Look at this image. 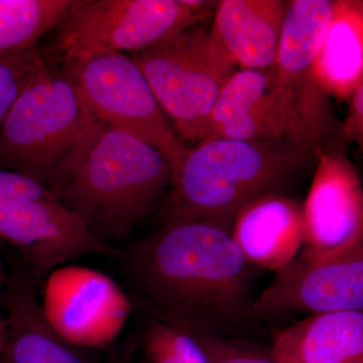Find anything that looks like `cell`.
I'll return each mask as SVG.
<instances>
[{"label":"cell","mask_w":363,"mask_h":363,"mask_svg":"<svg viewBox=\"0 0 363 363\" xmlns=\"http://www.w3.org/2000/svg\"><path fill=\"white\" fill-rule=\"evenodd\" d=\"M233 222H166L121 252L128 283L150 318L193 336H266L269 327L255 309L262 271L240 252Z\"/></svg>","instance_id":"cell-1"},{"label":"cell","mask_w":363,"mask_h":363,"mask_svg":"<svg viewBox=\"0 0 363 363\" xmlns=\"http://www.w3.org/2000/svg\"><path fill=\"white\" fill-rule=\"evenodd\" d=\"M319 145L290 138L201 140L173 167L162 205L164 222L233 220L248 203L267 195H285L286 188L316 162Z\"/></svg>","instance_id":"cell-2"},{"label":"cell","mask_w":363,"mask_h":363,"mask_svg":"<svg viewBox=\"0 0 363 363\" xmlns=\"http://www.w3.org/2000/svg\"><path fill=\"white\" fill-rule=\"evenodd\" d=\"M172 176L171 160L161 150L104 125L84 159L54 192L95 240L114 247L164 202Z\"/></svg>","instance_id":"cell-3"},{"label":"cell","mask_w":363,"mask_h":363,"mask_svg":"<svg viewBox=\"0 0 363 363\" xmlns=\"http://www.w3.org/2000/svg\"><path fill=\"white\" fill-rule=\"evenodd\" d=\"M102 126L63 72L49 65L0 125V169L56 191L84 159Z\"/></svg>","instance_id":"cell-4"},{"label":"cell","mask_w":363,"mask_h":363,"mask_svg":"<svg viewBox=\"0 0 363 363\" xmlns=\"http://www.w3.org/2000/svg\"><path fill=\"white\" fill-rule=\"evenodd\" d=\"M130 57L177 135L204 140L217 98L238 68L211 30L198 23Z\"/></svg>","instance_id":"cell-5"},{"label":"cell","mask_w":363,"mask_h":363,"mask_svg":"<svg viewBox=\"0 0 363 363\" xmlns=\"http://www.w3.org/2000/svg\"><path fill=\"white\" fill-rule=\"evenodd\" d=\"M60 61L61 71L97 121L161 150L173 167L180 161L188 147L130 56L96 51Z\"/></svg>","instance_id":"cell-6"},{"label":"cell","mask_w":363,"mask_h":363,"mask_svg":"<svg viewBox=\"0 0 363 363\" xmlns=\"http://www.w3.org/2000/svg\"><path fill=\"white\" fill-rule=\"evenodd\" d=\"M20 252L35 281L87 255H121L95 240L51 189L0 169V242Z\"/></svg>","instance_id":"cell-7"},{"label":"cell","mask_w":363,"mask_h":363,"mask_svg":"<svg viewBox=\"0 0 363 363\" xmlns=\"http://www.w3.org/2000/svg\"><path fill=\"white\" fill-rule=\"evenodd\" d=\"M213 2L194 0H74L58 26L60 59L96 51L131 54L198 23Z\"/></svg>","instance_id":"cell-8"},{"label":"cell","mask_w":363,"mask_h":363,"mask_svg":"<svg viewBox=\"0 0 363 363\" xmlns=\"http://www.w3.org/2000/svg\"><path fill=\"white\" fill-rule=\"evenodd\" d=\"M40 303L52 330L79 348L111 345L133 310V300L111 277L77 264L45 277Z\"/></svg>","instance_id":"cell-9"},{"label":"cell","mask_w":363,"mask_h":363,"mask_svg":"<svg viewBox=\"0 0 363 363\" xmlns=\"http://www.w3.org/2000/svg\"><path fill=\"white\" fill-rule=\"evenodd\" d=\"M255 309L267 324L301 314L363 311V241L322 259L298 255L274 272Z\"/></svg>","instance_id":"cell-10"},{"label":"cell","mask_w":363,"mask_h":363,"mask_svg":"<svg viewBox=\"0 0 363 363\" xmlns=\"http://www.w3.org/2000/svg\"><path fill=\"white\" fill-rule=\"evenodd\" d=\"M333 0H293L288 9L276 62L272 67L312 143H327L339 135L340 126L328 101L318 85L314 63L322 40L330 25Z\"/></svg>","instance_id":"cell-11"},{"label":"cell","mask_w":363,"mask_h":363,"mask_svg":"<svg viewBox=\"0 0 363 363\" xmlns=\"http://www.w3.org/2000/svg\"><path fill=\"white\" fill-rule=\"evenodd\" d=\"M311 187L303 206L305 243L298 255L315 259L363 241L359 174L342 150L319 145Z\"/></svg>","instance_id":"cell-12"},{"label":"cell","mask_w":363,"mask_h":363,"mask_svg":"<svg viewBox=\"0 0 363 363\" xmlns=\"http://www.w3.org/2000/svg\"><path fill=\"white\" fill-rule=\"evenodd\" d=\"M209 138H290L312 143L272 68L234 72L222 88L210 116L205 140Z\"/></svg>","instance_id":"cell-13"},{"label":"cell","mask_w":363,"mask_h":363,"mask_svg":"<svg viewBox=\"0 0 363 363\" xmlns=\"http://www.w3.org/2000/svg\"><path fill=\"white\" fill-rule=\"evenodd\" d=\"M0 305L7 324L1 363H95L82 348L71 345L52 330L43 314L35 279L26 267L7 274Z\"/></svg>","instance_id":"cell-14"},{"label":"cell","mask_w":363,"mask_h":363,"mask_svg":"<svg viewBox=\"0 0 363 363\" xmlns=\"http://www.w3.org/2000/svg\"><path fill=\"white\" fill-rule=\"evenodd\" d=\"M231 234L252 267L277 272L304 247L303 206L286 195L259 198L235 214Z\"/></svg>","instance_id":"cell-15"},{"label":"cell","mask_w":363,"mask_h":363,"mask_svg":"<svg viewBox=\"0 0 363 363\" xmlns=\"http://www.w3.org/2000/svg\"><path fill=\"white\" fill-rule=\"evenodd\" d=\"M288 1L222 0L211 33L240 69L266 70L276 62Z\"/></svg>","instance_id":"cell-16"},{"label":"cell","mask_w":363,"mask_h":363,"mask_svg":"<svg viewBox=\"0 0 363 363\" xmlns=\"http://www.w3.org/2000/svg\"><path fill=\"white\" fill-rule=\"evenodd\" d=\"M281 363H363V311L312 315L279 332Z\"/></svg>","instance_id":"cell-17"},{"label":"cell","mask_w":363,"mask_h":363,"mask_svg":"<svg viewBox=\"0 0 363 363\" xmlns=\"http://www.w3.org/2000/svg\"><path fill=\"white\" fill-rule=\"evenodd\" d=\"M327 96L350 99L363 84V2L335 0L333 16L314 63Z\"/></svg>","instance_id":"cell-18"},{"label":"cell","mask_w":363,"mask_h":363,"mask_svg":"<svg viewBox=\"0 0 363 363\" xmlns=\"http://www.w3.org/2000/svg\"><path fill=\"white\" fill-rule=\"evenodd\" d=\"M74 0H0V57L32 49L66 18Z\"/></svg>","instance_id":"cell-19"},{"label":"cell","mask_w":363,"mask_h":363,"mask_svg":"<svg viewBox=\"0 0 363 363\" xmlns=\"http://www.w3.org/2000/svg\"><path fill=\"white\" fill-rule=\"evenodd\" d=\"M143 345L150 363H208L194 336L154 318L143 329Z\"/></svg>","instance_id":"cell-20"},{"label":"cell","mask_w":363,"mask_h":363,"mask_svg":"<svg viewBox=\"0 0 363 363\" xmlns=\"http://www.w3.org/2000/svg\"><path fill=\"white\" fill-rule=\"evenodd\" d=\"M48 66L37 47L0 57V125L23 90Z\"/></svg>","instance_id":"cell-21"},{"label":"cell","mask_w":363,"mask_h":363,"mask_svg":"<svg viewBox=\"0 0 363 363\" xmlns=\"http://www.w3.org/2000/svg\"><path fill=\"white\" fill-rule=\"evenodd\" d=\"M208 363H281L262 344L250 339L194 336Z\"/></svg>","instance_id":"cell-22"},{"label":"cell","mask_w":363,"mask_h":363,"mask_svg":"<svg viewBox=\"0 0 363 363\" xmlns=\"http://www.w3.org/2000/svg\"><path fill=\"white\" fill-rule=\"evenodd\" d=\"M350 105L345 121L340 125L339 135L348 143L355 142L362 147L363 142V84L350 98Z\"/></svg>","instance_id":"cell-23"},{"label":"cell","mask_w":363,"mask_h":363,"mask_svg":"<svg viewBox=\"0 0 363 363\" xmlns=\"http://www.w3.org/2000/svg\"><path fill=\"white\" fill-rule=\"evenodd\" d=\"M7 337V324L4 310L0 308V353L4 350Z\"/></svg>","instance_id":"cell-24"},{"label":"cell","mask_w":363,"mask_h":363,"mask_svg":"<svg viewBox=\"0 0 363 363\" xmlns=\"http://www.w3.org/2000/svg\"><path fill=\"white\" fill-rule=\"evenodd\" d=\"M7 281V274L4 269V262H2L1 250H0V303L4 297V290H6Z\"/></svg>","instance_id":"cell-25"},{"label":"cell","mask_w":363,"mask_h":363,"mask_svg":"<svg viewBox=\"0 0 363 363\" xmlns=\"http://www.w3.org/2000/svg\"><path fill=\"white\" fill-rule=\"evenodd\" d=\"M130 355V353L126 357H124L123 354L113 355L107 363H131Z\"/></svg>","instance_id":"cell-26"},{"label":"cell","mask_w":363,"mask_h":363,"mask_svg":"<svg viewBox=\"0 0 363 363\" xmlns=\"http://www.w3.org/2000/svg\"><path fill=\"white\" fill-rule=\"evenodd\" d=\"M0 363H1V360H0Z\"/></svg>","instance_id":"cell-27"}]
</instances>
